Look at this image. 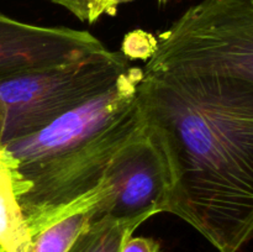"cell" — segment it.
<instances>
[{
    "label": "cell",
    "mask_w": 253,
    "mask_h": 252,
    "mask_svg": "<svg viewBox=\"0 0 253 252\" xmlns=\"http://www.w3.org/2000/svg\"><path fill=\"white\" fill-rule=\"evenodd\" d=\"M167 1H168V0H158V4H160V5H166V4H167Z\"/></svg>",
    "instance_id": "13"
},
{
    "label": "cell",
    "mask_w": 253,
    "mask_h": 252,
    "mask_svg": "<svg viewBox=\"0 0 253 252\" xmlns=\"http://www.w3.org/2000/svg\"><path fill=\"white\" fill-rule=\"evenodd\" d=\"M120 252H160V244L152 237L130 236Z\"/></svg>",
    "instance_id": "10"
},
{
    "label": "cell",
    "mask_w": 253,
    "mask_h": 252,
    "mask_svg": "<svg viewBox=\"0 0 253 252\" xmlns=\"http://www.w3.org/2000/svg\"><path fill=\"white\" fill-rule=\"evenodd\" d=\"M6 157H7L6 151L2 150V148H0V162H2V161H4Z\"/></svg>",
    "instance_id": "12"
},
{
    "label": "cell",
    "mask_w": 253,
    "mask_h": 252,
    "mask_svg": "<svg viewBox=\"0 0 253 252\" xmlns=\"http://www.w3.org/2000/svg\"><path fill=\"white\" fill-rule=\"evenodd\" d=\"M155 36L143 31H133L125 37L123 43V52L126 58L147 59L155 47Z\"/></svg>",
    "instance_id": "8"
},
{
    "label": "cell",
    "mask_w": 253,
    "mask_h": 252,
    "mask_svg": "<svg viewBox=\"0 0 253 252\" xmlns=\"http://www.w3.org/2000/svg\"><path fill=\"white\" fill-rule=\"evenodd\" d=\"M93 34L64 26H40L0 12V77L105 49Z\"/></svg>",
    "instance_id": "4"
},
{
    "label": "cell",
    "mask_w": 253,
    "mask_h": 252,
    "mask_svg": "<svg viewBox=\"0 0 253 252\" xmlns=\"http://www.w3.org/2000/svg\"><path fill=\"white\" fill-rule=\"evenodd\" d=\"M48 1L68 10L81 21L91 24V16L98 0H48Z\"/></svg>",
    "instance_id": "9"
},
{
    "label": "cell",
    "mask_w": 253,
    "mask_h": 252,
    "mask_svg": "<svg viewBox=\"0 0 253 252\" xmlns=\"http://www.w3.org/2000/svg\"><path fill=\"white\" fill-rule=\"evenodd\" d=\"M143 222L140 219L96 217L81 232L67 252H120L126 240Z\"/></svg>",
    "instance_id": "6"
},
{
    "label": "cell",
    "mask_w": 253,
    "mask_h": 252,
    "mask_svg": "<svg viewBox=\"0 0 253 252\" xmlns=\"http://www.w3.org/2000/svg\"><path fill=\"white\" fill-rule=\"evenodd\" d=\"M168 177L160 152L147 131L114 160L98 189L94 219H140L167 212Z\"/></svg>",
    "instance_id": "3"
},
{
    "label": "cell",
    "mask_w": 253,
    "mask_h": 252,
    "mask_svg": "<svg viewBox=\"0 0 253 252\" xmlns=\"http://www.w3.org/2000/svg\"><path fill=\"white\" fill-rule=\"evenodd\" d=\"M0 252H6V251H5V250L2 249V247H0Z\"/></svg>",
    "instance_id": "14"
},
{
    "label": "cell",
    "mask_w": 253,
    "mask_h": 252,
    "mask_svg": "<svg viewBox=\"0 0 253 252\" xmlns=\"http://www.w3.org/2000/svg\"><path fill=\"white\" fill-rule=\"evenodd\" d=\"M94 220L93 210H79L44 226L31 236V252H67Z\"/></svg>",
    "instance_id": "7"
},
{
    "label": "cell",
    "mask_w": 253,
    "mask_h": 252,
    "mask_svg": "<svg viewBox=\"0 0 253 252\" xmlns=\"http://www.w3.org/2000/svg\"><path fill=\"white\" fill-rule=\"evenodd\" d=\"M155 39L136 100L167 170V212L239 252L253 232V32L202 12Z\"/></svg>",
    "instance_id": "1"
},
{
    "label": "cell",
    "mask_w": 253,
    "mask_h": 252,
    "mask_svg": "<svg viewBox=\"0 0 253 252\" xmlns=\"http://www.w3.org/2000/svg\"><path fill=\"white\" fill-rule=\"evenodd\" d=\"M127 1H131V0H98L94 7L93 16H91V24L98 21L103 15H110V16L115 15L119 5Z\"/></svg>",
    "instance_id": "11"
},
{
    "label": "cell",
    "mask_w": 253,
    "mask_h": 252,
    "mask_svg": "<svg viewBox=\"0 0 253 252\" xmlns=\"http://www.w3.org/2000/svg\"><path fill=\"white\" fill-rule=\"evenodd\" d=\"M130 62L105 49L0 77V148L26 137L114 83Z\"/></svg>",
    "instance_id": "2"
},
{
    "label": "cell",
    "mask_w": 253,
    "mask_h": 252,
    "mask_svg": "<svg viewBox=\"0 0 253 252\" xmlns=\"http://www.w3.org/2000/svg\"><path fill=\"white\" fill-rule=\"evenodd\" d=\"M11 165L9 155L0 162V247L6 252H31V237L17 202Z\"/></svg>",
    "instance_id": "5"
}]
</instances>
